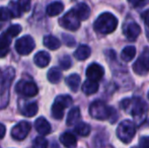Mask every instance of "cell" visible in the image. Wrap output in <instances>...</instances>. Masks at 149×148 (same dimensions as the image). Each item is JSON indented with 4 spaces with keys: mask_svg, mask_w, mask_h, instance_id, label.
<instances>
[{
    "mask_svg": "<svg viewBox=\"0 0 149 148\" xmlns=\"http://www.w3.org/2000/svg\"><path fill=\"white\" fill-rule=\"evenodd\" d=\"M89 114L92 118L96 120L104 121L111 119V122L114 123L117 120V114L113 108H110L102 101H94L89 107Z\"/></svg>",
    "mask_w": 149,
    "mask_h": 148,
    "instance_id": "cell-1",
    "label": "cell"
},
{
    "mask_svg": "<svg viewBox=\"0 0 149 148\" xmlns=\"http://www.w3.org/2000/svg\"><path fill=\"white\" fill-rule=\"evenodd\" d=\"M118 26V19L110 12H104L100 14L93 24V28L100 34H111Z\"/></svg>",
    "mask_w": 149,
    "mask_h": 148,
    "instance_id": "cell-2",
    "label": "cell"
},
{
    "mask_svg": "<svg viewBox=\"0 0 149 148\" xmlns=\"http://www.w3.org/2000/svg\"><path fill=\"white\" fill-rule=\"evenodd\" d=\"M121 107L130 115H132L134 118H142L148 112L147 104L140 97L124 99L121 103Z\"/></svg>",
    "mask_w": 149,
    "mask_h": 148,
    "instance_id": "cell-3",
    "label": "cell"
},
{
    "mask_svg": "<svg viewBox=\"0 0 149 148\" xmlns=\"http://www.w3.org/2000/svg\"><path fill=\"white\" fill-rule=\"evenodd\" d=\"M136 134V127L133 122L125 120L119 124L117 128V136L122 142L130 143Z\"/></svg>",
    "mask_w": 149,
    "mask_h": 148,
    "instance_id": "cell-4",
    "label": "cell"
},
{
    "mask_svg": "<svg viewBox=\"0 0 149 148\" xmlns=\"http://www.w3.org/2000/svg\"><path fill=\"white\" fill-rule=\"evenodd\" d=\"M73 101L70 95H59L56 97L53 106H52V116L53 118L61 120L64 116V110L72 105Z\"/></svg>",
    "mask_w": 149,
    "mask_h": 148,
    "instance_id": "cell-5",
    "label": "cell"
},
{
    "mask_svg": "<svg viewBox=\"0 0 149 148\" xmlns=\"http://www.w3.org/2000/svg\"><path fill=\"white\" fill-rule=\"evenodd\" d=\"M80 22L81 20L79 19L74 8L69 10L59 20L61 26H63V28L68 31H72V32H75V31H77L80 28Z\"/></svg>",
    "mask_w": 149,
    "mask_h": 148,
    "instance_id": "cell-6",
    "label": "cell"
},
{
    "mask_svg": "<svg viewBox=\"0 0 149 148\" xmlns=\"http://www.w3.org/2000/svg\"><path fill=\"white\" fill-rule=\"evenodd\" d=\"M133 70L138 75H146L149 72V48H144L140 57L133 65Z\"/></svg>",
    "mask_w": 149,
    "mask_h": 148,
    "instance_id": "cell-7",
    "label": "cell"
},
{
    "mask_svg": "<svg viewBox=\"0 0 149 148\" xmlns=\"http://www.w3.org/2000/svg\"><path fill=\"white\" fill-rule=\"evenodd\" d=\"M35 41L31 36H24L15 42V50L19 55H29L35 49Z\"/></svg>",
    "mask_w": 149,
    "mask_h": 148,
    "instance_id": "cell-8",
    "label": "cell"
},
{
    "mask_svg": "<svg viewBox=\"0 0 149 148\" xmlns=\"http://www.w3.org/2000/svg\"><path fill=\"white\" fill-rule=\"evenodd\" d=\"M15 90L17 93L22 94L24 97H31L38 94V86L35 82L33 81H26V80H20L16 83L15 85Z\"/></svg>",
    "mask_w": 149,
    "mask_h": 148,
    "instance_id": "cell-9",
    "label": "cell"
},
{
    "mask_svg": "<svg viewBox=\"0 0 149 148\" xmlns=\"http://www.w3.org/2000/svg\"><path fill=\"white\" fill-rule=\"evenodd\" d=\"M31 124L26 121H22L19 122L18 124H16L15 126L12 128L11 130V136L12 138H14L15 140H24L26 136L29 135L31 131Z\"/></svg>",
    "mask_w": 149,
    "mask_h": 148,
    "instance_id": "cell-10",
    "label": "cell"
},
{
    "mask_svg": "<svg viewBox=\"0 0 149 148\" xmlns=\"http://www.w3.org/2000/svg\"><path fill=\"white\" fill-rule=\"evenodd\" d=\"M104 67L97 63L90 64L86 69V77L88 78V80L94 81V82L100 81L104 77Z\"/></svg>",
    "mask_w": 149,
    "mask_h": 148,
    "instance_id": "cell-11",
    "label": "cell"
},
{
    "mask_svg": "<svg viewBox=\"0 0 149 148\" xmlns=\"http://www.w3.org/2000/svg\"><path fill=\"white\" fill-rule=\"evenodd\" d=\"M141 33V28L136 22H131L125 28V36L129 41H135Z\"/></svg>",
    "mask_w": 149,
    "mask_h": 148,
    "instance_id": "cell-12",
    "label": "cell"
},
{
    "mask_svg": "<svg viewBox=\"0 0 149 148\" xmlns=\"http://www.w3.org/2000/svg\"><path fill=\"white\" fill-rule=\"evenodd\" d=\"M35 128H36V130L41 135H43V136L50 134V132H51V125H50V123L48 122L45 118H43V117H40L39 119L36 120Z\"/></svg>",
    "mask_w": 149,
    "mask_h": 148,
    "instance_id": "cell-13",
    "label": "cell"
},
{
    "mask_svg": "<svg viewBox=\"0 0 149 148\" xmlns=\"http://www.w3.org/2000/svg\"><path fill=\"white\" fill-rule=\"evenodd\" d=\"M10 43H11V37L6 32L0 36V58L5 57L8 54Z\"/></svg>",
    "mask_w": 149,
    "mask_h": 148,
    "instance_id": "cell-14",
    "label": "cell"
},
{
    "mask_svg": "<svg viewBox=\"0 0 149 148\" xmlns=\"http://www.w3.org/2000/svg\"><path fill=\"white\" fill-rule=\"evenodd\" d=\"M50 60H51L50 54L47 53L46 51L39 52V53L36 54L35 57H33V62H35V64L38 67H41V68H44L49 65Z\"/></svg>",
    "mask_w": 149,
    "mask_h": 148,
    "instance_id": "cell-15",
    "label": "cell"
},
{
    "mask_svg": "<svg viewBox=\"0 0 149 148\" xmlns=\"http://www.w3.org/2000/svg\"><path fill=\"white\" fill-rule=\"evenodd\" d=\"M60 142L66 148H75L77 145V139L72 133L65 132L60 136Z\"/></svg>",
    "mask_w": 149,
    "mask_h": 148,
    "instance_id": "cell-16",
    "label": "cell"
},
{
    "mask_svg": "<svg viewBox=\"0 0 149 148\" xmlns=\"http://www.w3.org/2000/svg\"><path fill=\"white\" fill-rule=\"evenodd\" d=\"M91 54V49L87 45H80L74 53V57L79 61L87 59Z\"/></svg>",
    "mask_w": 149,
    "mask_h": 148,
    "instance_id": "cell-17",
    "label": "cell"
},
{
    "mask_svg": "<svg viewBox=\"0 0 149 148\" xmlns=\"http://www.w3.org/2000/svg\"><path fill=\"white\" fill-rule=\"evenodd\" d=\"M63 9H64V5H63L62 2L55 1L47 6L46 12H47V14L49 16H56L58 14H60L63 11Z\"/></svg>",
    "mask_w": 149,
    "mask_h": 148,
    "instance_id": "cell-18",
    "label": "cell"
},
{
    "mask_svg": "<svg viewBox=\"0 0 149 148\" xmlns=\"http://www.w3.org/2000/svg\"><path fill=\"white\" fill-rule=\"evenodd\" d=\"M76 14L78 15L80 20H86L90 15V8L88 5L85 3H79L76 7L74 8Z\"/></svg>",
    "mask_w": 149,
    "mask_h": 148,
    "instance_id": "cell-19",
    "label": "cell"
},
{
    "mask_svg": "<svg viewBox=\"0 0 149 148\" xmlns=\"http://www.w3.org/2000/svg\"><path fill=\"white\" fill-rule=\"evenodd\" d=\"M66 84L72 91L76 92L80 85V76L78 74H71L66 78Z\"/></svg>",
    "mask_w": 149,
    "mask_h": 148,
    "instance_id": "cell-20",
    "label": "cell"
},
{
    "mask_svg": "<svg viewBox=\"0 0 149 148\" xmlns=\"http://www.w3.org/2000/svg\"><path fill=\"white\" fill-rule=\"evenodd\" d=\"M44 46H46L47 48H49L50 50H57L60 48L61 42L57 39L56 37L51 36V35H48L44 38Z\"/></svg>",
    "mask_w": 149,
    "mask_h": 148,
    "instance_id": "cell-21",
    "label": "cell"
},
{
    "mask_svg": "<svg viewBox=\"0 0 149 148\" xmlns=\"http://www.w3.org/2000/svg\"><path fill=\"white\" fill-rule=\"evenodd\" d=\"M79 119H80V110H79V108L75 107L73 109H71L70 112L68 113L66 124L68 126H72V125H75L78 122Z\"/></svg>",
    "mask_w": 149,
    "mask_h": 148,
    "instance_id": "cell-22",
    "label": "cell"
},
{
    "mask_svg": "<svg viewBox=\"0 0 149 148\" xmlns=\"http://www.w3.org/2000/svg\"><path fill=\"white\" fill-rule=\"evenodd\" d=\"M136 55V48L134 46H127L124 48V50L121 53V58L123 61L125 62H130L132 61L134 57Z\"/></svg>",
    "mask_w": 149,
    "mask_h": 148,
    "instance_id": "cell-23",
    "label": "cell"
},
{
    "mask_svg": "<svg viewBox=\"0 0 149 148\" xmlns=\"http://www.w3.org/2000/svg\"><path fill=\"white\" fill-rule=\"evenodd\" d=\"M98 90V84L97 82H94L91 80H86L82 85V91L87 95L94 94Z\"/></svg>",
    "mask_w": 149,
    "mask_h": 148,
    "instance_id": "cell-24",
    "label": "cell"
},
{
    "mask_svg": "<svg viewBox=\"0 0 149 148\" xmlns=\"http://www.w3.org/2000/svg\"><path fill=\"white\" fill-rule=\"evenodd\" d=\"M38 105L37 103H30L26 104L22 109V114L24 117H33L38 113Z\"/></svg>",
    "mask_w": 149,
    "mask_h": 148,
    "instance_id": "cell-25",
    "label": "cell"
},
{
    "mask_svg": "<svg viewBox=\"0 0 149 148\" xmlns=\"http://www.w3.org/2000/svg\"><path fill=\"white\" fill-rule=\"evenodd\" d=\"M74 130L79 136L85 137V136H88L91 129H90V126L88 124H86V123H84V122H80L75 126Z\"/></svg>",
    "mask_w": 149,
    "mask_h": 148,
    "instance_id": "cell-26",
    "label": "cell"
},
{
    "mask_svg": "<svg viewBox=\"0 0 149 148\" xmlns=\"http://www.w3.org/2000/svg\"><path fill=\"white\" fill-rule=\"evenodd\" d=\"M62 73L58 68H52L48 72V79L51 83H58L61 80Z\"/></svg>",
    "mask_w": 149,
    "mask_h": 148,
    "instance_id": "cell-27",
    "label": "cell"
},
{
    "mask_svg": "<svg viewBox=\"0 0 149 148\" xmlns=\"http://www.w3.org/2000/svg\"><path fill=\"white\" fill-rule=\"evenodd\" d=\"M8 9H9L10 13H11V16L12 17H19L20 15H22V11L20 10L19 6H18L17 2H13L11 1L9 3V5H8Z\"/></svg>",
    "mask_w": 149,
    "mask_h": 148,
    "instance_id": "cell-28",
    "label": "cell"
},
{
    "mask_svg": "<svg viewBox=\"0 0 149 148\" xmlns=\"http://www.w3.org/2000/svg\"><path fill=\"white\" fill-rule=\"evenodd\" d=\"M59 65H60V67L62 68V69H64V70L69 69V68L71 67V65H72L71 58L69 57V56H67V55L61 57L59 59Z\"/></svg>",
    "mask_w": 149,
    "mask_h": 148,
    "instance_id": "cell-29",
    "label": "cell"
},
{
    "mask_svg": "<svg viewBox=\"0 0 149 148\" xmlns=\"http://www.w3.org/2000/svg\"><path fill=\"white\" fill-rule=\"evenodd\" d=\"M33 148H48V141L44 137H37L33 142Z\"/></svg>",
    "mask_w": 149,
    "mask_h": 148,
    "instance_id": "cell-30",
    "label": "cell"
},
{
    "mask_svg": "<svg viewBox=\"0 0 149 148\" xmlns=\"http://www.w3.org/2000/svg\"><path fill=\"white\" fill-rule=\"evenodd\" d=\"M20 32H22V26H20L19 24H13V26H10L9 28H7V31H6V33H7V34L9 35L11 38L16 37Z\"/></svg>",
    "mask_w": 149,
    "mask_h": 148,
    "instance_id": "cell-31",
    "label": "cell"
},
{
    "mask_svg": "<svg viewBox=\"0 0 149 148\" xmlns=\"http://www.w3.org/2000/svg\"><path fill=\"white\" fill-rule=\"evenodd\" d=\"M11 17V13L7 7H0V22H6Z\"/></svg>",
    "mask_w": 149,
    "mask_h": 148,
    "instance_id": "cell-32",
    "label": "cell"
},
{
    "mask_svg": "<svg viewBox=\"0 0 149 148\" xmlns=\"http://www.w3.org/2000/svg\"><path fill=\"white\" fill-rule=\"evenodd\" d=\"M17 4L22 12H28L31 9V0H18Z\"/></svg>",
    "mask_w": 149,
    "mask_h": 148,
    "instance_id": "cell-33",
    "label": "cell"
},
{
    "mask_svg": "<svg viewBox=\"0 0 149 148\" xmlns=\"http://www.w3.org/2000/svg\"><path fill=\"white\" fill-rule=\"evenodd\" d=\"M62 38L64 40V43L69 47H73L75 45V40L73 37L68 36V35H62Z\"/></svg>",
    "mask_w": 149,
    "mask_h": 148,
    "instance_id": "cell-34",
    "label": "cell"
},
{
    "mask_svg": "<svg viewBox=\"0 0 149 148\" xmlns=\"http://www.w3.org/2000/svg\"><path fill=\"white\" fill-rule=\"evenodd\" d=\"M140 147L149 148V136L142 137V138L140 139Z\"/></svg>",
    "mask_w": 149,
    "mask_h": 148,
    "instance_id": "cell-35",
    "label": "cell"
},
{
    "mask_svg": "<svg viewBox=\"0 0 149 148\" xmlns=\"http://www.w3.org/2000/svg\"><path fill=\"white\" fill-rule=\"evenodd\" d=\"M128 2L134 7H139V6H142L145 3L146 0H128Z\"/></svg>",
    "mask_w": 149,
    "mask_h": 148,
    "instance_id": "cell-36",
    "label": "cell"
},
{
    "mask_svg": "<svg viewBox=\"0 0 149 148\" xmlns=\"http://www.w3.org/2000/svg\"><path fill=\"white\" fill-rule=\"evenodd\" d=\"M142 19L145 22V24L147 26H149V9L145 10V11L142 13Z\"/></svg>",
    "mask_w": 149,
    "mask_h": 148,
    "instance_id": "cell-37",
    "label": "cell"
},
{
    "mask_svg": "<svg viewBox=\"0 0 149 148\" xmlns=\"http://www.w3.org/2000/svg\"><path fill=\"white\" fill-rule=\"evenodd\" d=\"M5 132H6V128L3 124L0 123V139H2L5 136Z\"/></svg>",
    "mask_w": 149,
    "mask_h": 148,
    "instance_id": "cell-38",
    "label": "cell"
},
{
    "mask_svg": "<svg viewBox=\"0 0 149 148\" xmlns=\"http://www.w3.org/2000/svg\"><path fill=\"white\" fill-rule=\"evenodd\" d=\"M148 99H149V92H148Z\"/></svg>",
    "mask_w": 149,
    "mask_h": 148,
    "instance_id": "cell-39",
    "label": "cell"
},
{
    "mask_svg": "<svg viewBox=\"0 0 149 148\" xmlns=\"http://www.w3.org/2000/svg\"><path fill=\"white\" fill-rule=\"evenodd\" d=\"M132 148H137V147H132Z\"/></svg>",
    "mask_w": 149,
    "mask_h": 148,
    "instance_id": "cell-40",
    "label": "cell"
},
{
    "mask_svg": "<svg viewBox=\"0 0 149 148\" xmlns=\"http://www.w3.org/2000/svg\"><path fill=\"white\" fill-rule=\"evenodd\" d=\"M0 28H1V26H0Z\"/></svg>",
    "mask_w": 149,
    "mask_h": 148,
    "instance_id": "cell-41",
    "label": "cell"
}]
</instances>
